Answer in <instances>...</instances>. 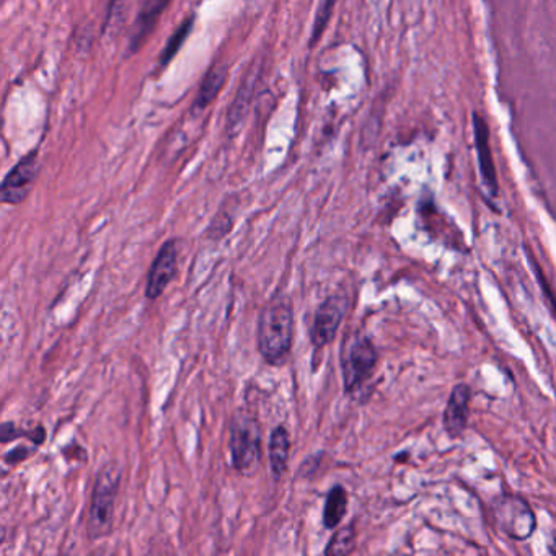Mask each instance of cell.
Here are the masks:
<instances>
[{
  "mask_svg": "<svg viewBox=\"0 0 556 556\" xmlns=\"http://www.w3.org/2000/svg\"><path fill=\"white\" fill-rule=\"evenodd\" d=\"M192 25H194V17H190V19L184 20L178 29H175V33L170 37L167 46L162 51L160 68H167L170 64V61L178 54V51L182 49L184 41L192 33Z\"/></svg>",
  "mask_w": 556,
  "mask_h": 556,
  "instance_id": "16",
  "label": "cell"
},
{
  "mask_svg": "<svg viewBox=\"0 0 556 556\" xmlns=\"http://www.w3.org/2000/svg\"><path fill=\"white\" fill-rule=\"evenodd\" d=\"M225 78H227V66L217 64V62L212 64V68L202 78L201 86H200L196 100L192 103V113H201L208 106L211 105L225 84Z\"/></svg>",
  "mask_w": 556,
  "mask_h": 556,
  "instance_id": "12",
  "label": "cell"
},
{
  "mask_svg": "<svg viewBox=\"0 0 556 556\" xmlns=\"http://www.w3.org/2000/svg\"><path fill=\"white\" fill-rule=\"evenodd\" d=\"M356 532L353 526L338 528L330 538L325 555H348L355 550Z\"/></svg>",
  "mask_w": 556,
  "mask_h": 556,
  "instance_id": "18",
  "label": "cell"
},
{
  "mask_svg": "<svg viewBox=\"0 0 556 556\" xmlns=\"http://www.w3.org/2000/svg\"><path fill=\"white\" fill-rule=\"evenodd\" d=\"M232 465L239 471H253L261 459V428L258 418L247 410H239L231 421Z\"/></svg>",
  "mask_w": 556,
  "mask_h": 556,
  "instance_id": "3",
  "label": "cell"
},
{
  "mask_svg": "<svg viewBox=\"0 0 556 556\" xmlns=\"http://www.w3.org/2000/svg\"><path fill=\"white\" fill-rule=\"evenodd\" d=\"M20 437H27L29 441L35 442L37 446H41V444H45V441H46V429L43 426H38L33 431H27V429H21L20 426L13 424V422L0 424V442L2 444L15 441V439H20Z\"/></svg>",
  "mask_w": 556,
  "mask_h": 556,
  "instance_id": "17",
  "label": "cell"
},
{
  "mask_svg": "<svg viewBox=\"0 0 556 556\" xmlns=\"http://www.w3.org/2000/svg\"><path fill=\"white\" fill-rule=\"evenodd\" d=\"M39 173L38 149L25 155L0 183V204H20L29 198Z\"/></svg>",
  "mask_w": 556,
  "mask_h": 556,
  "instance_id": "6",
  "label": "cell"
},
{
  "mask_svg": "<svg viewBox=\"0 0 556 556\" xmlns=\"http://www.w3.org/2000/svg\"><path fill=\"white\" fill-rule=\"evenodd\" d=\"M294 339V308L290 298L279 292L263 307L257 326V345L265 363L281 365L288 359Z\"/></svg>",
  "mask_w": 556,
  "mask_h": 556,
  "instance_id": "1",
  "label": "cell"
},
{
  "mask_svg": "<svg viewBox=\"0 0 556 556\" xmlns=\"http://www.w3.org/2000/svg\"><path fill=\"white\" fill-rule=\"evenodd\" d=\"M168 4L170 0H144L143 7L139 10V15L135 19L131 38H129V48H127L129 54H135V51L144 45L145 39L151 37L157 21L162 17L163 10L168 7Z\"/></svg>",
  "mask_w": 556,
  "mask_h": 556,
  "instance_id": "11",
  "label": "cell"
},
{
  "mask_svg": "<svg viewBox=\"0 0 556 556\" xmlns=\"http://www.w3.org/2000/svg\"><path fill=\"white\" fill-rule=\"evenodd\" d=\"M131 2L133 0H111L110 2L103 35L110 37V38H115L116 35L125 29L127 13L131 10Z\"/></svg>",
  "mask_w": 556,
  "mask_h": 556,
  "instance_id": "15",
  "label": "cell"
},
{
  "mask_svg": "<svg viewBox=\"0 0 556 556\" xmlns=\"http://www.w3.org/2000/svg\"><path fill=\"white\" fill-rule=\"evenodd\" d=\"M33 454H35V449H31L29 446H20V447L10 451L9 454L5 455V462L10 463V465H17L20 462L29 459V455H33Z\"/></svg>",
  "mask_w": 556,
  "mask_h": 556,
  "instance_id": "20",
  "label": "cell"
},
{
  "mask_svg": "<svg viewBox=\"0 0 556 556\" xmlns=\"http://www.w3.org/2000/svg\"><path fill=\"white\" fill-rule=\"evenodd\" d=\"M289 451H290V436L288 429L281 424L273 429L269 439V467L274 479H281L288 470Z\"/></svg>",
  "mask_w": 556,
  "mask_h": 556,
  "instance_id": "13",
  "label": "cell"
},
{
  "mask_svg": "<svg viewBox=\"0 0 556 556\" xmlns=\"http://www.w3.org/2000/svg\"><path fill=\"white\" fill-rule=\"evenodd\" d=\"M377 349L371 338L356 335L343 348V382L346 394H359L372 379L377 365Z\"/></svg>",
  "mask_w": 556,
  "mask_h": 556,
  "instance_id": "4",
  "label": "cell"
},
{
  "mask_svg": "<svg viewBox=\"0 0 556 556\" xmlns=\"http://www.w3.org/2000/svg\"><path fill=\"white\" fill-rule=\"evenodd\" d=\"M336 2H338V0H320L317 17H315V23H314L312 43H317V39L323 35L326 25H328V21L331 19V13H333V9H335Z\"/></svg>",
  "mask_w": 556,
  "mask_h": 556,
  "instance_id": "19",
  "label": "cell"
},
{
  "mask_svg": "<svg viewBox=\"0 0 556 556\" xmlns=\"http://www.w3.org/2000/svg\"><path fill=\"white\" fill-rule=\"evenodd\" d=\"M348 512V493L341 485H336L330 489L326 496L325 509H323V526L326 528H336Z\"/></svg>",
  "mask_w": 556,
  "mask_h": 556,
  "instance_id": "14",
  "label": "cell"
},
{
  "mask_svg": "<svg viewBox=\"0 0 556 556\" xmlns=\"http://www.w3.org/2000/svg\"><path fill=\"white\" fill-rule=\"evenodd\" d=\"M471 388L467 384H457L452 388L449 402L444 412V429L452 439L461 437L467 429L470 414Z\"/></svg>",
  "mask_w": 556,
  "mask_h": 556,
  "instance_id": "9",
  "label": "cell"
},
{
  "mask_svg": "<svg viewBox=\"0 0 556 556\" xmlns=\"http://www.w3.org/2000/svg\"><path fill=\"white\" fill-rule=\"evenodd\" d=\"M348 310L346 296H330L318 306L310 326V341L315 348H325L335 339Z\"/></svg>",
  "mask_w": 556,
  "mask_h": 556,
  "instance_id": "7",
  "label": "cell"
},
{
  "mask_svg": "<svg viewBox=\"0 0 556 556\" xmlns=\"http://www.w3.org/2000/svg\"><path fill=\"white\" fill-rule=\"evenodd\" d=\"M473 135H475V145H477V154H478L479 173L485 186L488 188L491 194L498 192V178H496V168L493 162V152L489 145V129L483 116L473 115Z\"/></svg>",
  "mask_w": 556,
  "mask_h": 556,
  "instance_id": "10",
  "label": "cell"
},
{
  "mask_svg": "<svg viewBox=\"0 0 556 556\" xmlns=\"http://www.w3.org/2000/svg\"><path fill=\"white\" fill-rule=\"evenodd\" d=\"M119 485H121V467L116 462L106 463L96 473L86 520L88 537L92 540H98L111 534Z\"/></svg>",
  "mask_w": 556,
  "mask_h": 556,
  "instance_id": "2",
  "label": "cell"
},
{
  "mask_svg": "<svg viewBox=\"0 0 556 556\" xmlns=\"http://www.w3.org/2000/svg\"><path fill=\"white\" fill-rule=\"evenodd\" d=\"M178 269V243L176 240H167L163 243L147 276L145 296L151 300L160 298L165 289L170 286Z\"/></svg>",
  "mask_w": 556,
  "mask_h": 556,
  "instance_id": "8",
  "label": "cell"
},
{
  "mask_svg": "<svg viewBox=\"0 0 556 556\" xmlns=\"http://www.w3.org/2000/svg\"><path fill=\"white\" fill-rule=\"evenodd\" d=\"M491 516L498 530L512 540H527L537 527V519L527 501L514 495L496 499Z\"/></svg>",
  "mask_w": 556,
  "mask_h": 556,
  "instance_id": "5",
  "label": "cell"
}]
</instances>
